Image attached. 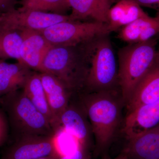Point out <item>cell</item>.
I'll list each match as a JSON object with an SVG mask.
<instances>
[{
  "label": "cell",
  "mask_w": 159,
  "mask_h": 159,
  "mask_svg": "<svg viewBox=\"0 0 159 159\" xmlns=\"http://www.w3.org/2000/svg\"><path fill=\"white\" fill-rule=\"evenodd\" d=\"M116 90L88 92L80 96V104L90 122L97 153H102L112 142L121 121L122 96Z\"/></svg>",
  "instance_id": "1"
},
{
  "label": "cell",
  "mask_w": 159,
  "mask_h": 159,
  "mask_svg": "<svg viewBox=\"0 0 159 159\" xmlns=\"http://www.w3.org/2000/svg\"><path fill=\"white\" fill-rule=\"evenodd\" d=\"M84 43L76 46H53L46 55L43 66L72 94L85 89L88 64Z\"/></svg>",
  "instance_id": "2"
},
{
  "label": "cell",
  "mask_w": 159,
  "mask_h": 159,
  "mask_svg": "<svg viewBox=\"0 0 159 159\" xmlns=\"http://www.w3.org/2000/svg\"><path fill=\"white\" fill-rule=\"evenodd\" d=\"M110 34L84 43L88 64L85 89L88 92L116 90L119 85L118 69Z\"/></svg>",
  "instance_id": "3"
},
{
  "label": "cell",
  "mask_w": 159,
  "mask_h": 159,
  "mask_svg": "<svg viewBox=\"0 0 159 159\" xmlns=\"http://www.w3.org/2000/svg\"><path fill=\"white\" fill-rule=\"evenodd\" d=\"M0 107L6 114L9 128L15 139L26 136L56 135L48 119L23 90L1 97Z\"/></svg>",
  "instance_id": "4"
},
{
  "label": "cell",
  "mask_w": 159,
  "mask_h": 159,
  "mask_svg": "<svg viewBox=\"0 0 159 159\" xmlns=\"http://www.w3.org/2000/svg\"><path fill=\"white\" fill-rule=\"evenodd\" d=\"M156 38L128 44L118 52V81L124 104L128 102L137 84L150 68L158 53Z\"/></svg>",
  "instance_id": "5"
},
{
  "label": "cell",
  "mask_w": 159,
  "mask_h": 159,
  "mask_svg": "<svg viewBox=\"0 0 159 159\" xmlns=\"http://www.w3.org/2000/svg\"><path fill=\"white\" fill-rule=\"evenodd\" d=\"M53 46H76L97 36L110 34L108 25L92 21H66L40 31Z\"/></svg>",
  "instance_id": "6"
},
{
  "label": "cell",
  "mask_w": 159,
  "mask_h": 159,
  "mask_svg": "<svg viewBox=\"0 0 159 159\" xmlns=\"http://www.w3.org/2000/svg\"><path fill=\"white\" fill-rule=\"evenodd\" d=\"M70 20H74L70 15L34 10L21 11L14 8L1 13L0 25L19 31L25 30L40 31L57 23Z\"/></svg>",
  "instance_id": "7"
},
{
  "label": "cell",
  "mask_w": 159,
  "mask_h": 159,
  "mask_svg": "<svg viewBox=\"0 0 159 159\" xmlns=\"http://www.w3.org/2000/svg\"><path fill=\"white\" fill-rule=\"evenodd\" d=\"M55 135H30L20 137L9 146L1 159H38L59 154Z\"/></svg>",
  "instance_id": "8"
},
{
  "label": "cell",
  "mask_w": 159,
  "mask_h": 159,
  "mask_svg": "<svg viewBox=\"0 0 159 159\" xmlns=\"http://www.w3.org/2000/svg\"><path fill=\"white\" fill-rule=\"evenodd\" d=\"M20 32L23 39L20 51L22 63L30 69L45 73L43 61L53 46L39 31L25 30Z\"/></svg>",
  "instance_id": "9"
},
{
  "label": "cell",
  "mask_w": 159,
  "mask_h": 159,
  "mask_svg": "<svg viewBox=\"0 0 159 159\" xmlns=\"http://www.w3.org/2000/svg\"><path fill=\"white\" fill-rule=\"evenodd\" d=\"M159 99V50L154 62L137 84L126 102L127 114Z\"/></svg>",
  "instance_id": "10"
},
{
  "label": "cell",
  "mask_w": 159,
  "mask_h": 159,
  "mask_svg": "<svg viewBox=\"0 0 159 159\" xmlns=\"http://www.w3.org/2000/svg\"><path fill=\"white\" fill-rule=\"evenodd\" d=\"M87 116L82 107L70 104L63 112L60 118L61 126L76 140L77 146L87 148L93 132Z\"/></svg>",
  "instance_id": "11"
},
{
  "label": "cell",
  "mask_w": 159,
  "mask_h": 159,
  "mask_svg": "<svg viewBox=\"0 0 159 159\" xmlns=\"http://www.w3.org/2000/svg\"><path fill=\"white\" fill-rule=\"evenodd\" d=\"M159 123V99L126 114L123 131L128 140Z\"/></svg>",
  "instance_id": "12"
},
{
  "label": "cell",
  "mask_w": 159,
  "mask_h": 159,
  "mask_svg": "<svg viewBox=\"0 0 159 159\" xmlns=\"http://www.w3.org/2000/svg\"><path fill=\"white\" fill-rule=\"evenodd\" d=\"M46 97L56 123L61 129L60 118L70 103L72 94L58 78L51 74L40 73Z\"/></svg>",
  "instance_id": "13"
},
{
  "label": "cell",
  "mask_w": 159,
  "mask_h": 159,
  "mask_svg": "<svg viewBox=\"0 0 159 159\" xmlns=\"http://www.w3.org/2000/svg\"><path fill=\"white\" fill-rule=\"evenodd\" d=\"M118 0H68L74 20L108 24V13Z\"/></svg>",
  "instance_id": "14"
},
{
  "label": "cell",
  "mask_w": 159,
  "mask_h": 159,
  "mask_svg": "<svg viewBox=\"0 0 159 159\" xmlns=\"http://www.w3.org/2000/svg\"><path fill=\"white\" fill-rule=\"evenodd\" d=\"M128 140L123 152L128 159H159V123Z\"/></svg>",
  "instance_id": "15"
},
{
  "label": "cell",
  "mask_w": 159,
  "mask_h": 159,
  "mask_svg": "<svg viewBox=\"0 0 159 159\" xmlns=\"http://www.w3.org/2000/svg\"><path fill=\"white\" fill-rule=\"evenodd\" d=\"M148 15L134 0H118L108 13L110 32L118 31L134 21Z\"/></svg>",
  "instance_id": "16"
},
{
  "label": "cell",
  "mask_w": 159,
  "mask_h": 159,
  "mask_svg": "<svg viewBox=\"0 0 159 159\" xmlns=\"http://www.w3.org/2000/svg\"><path fill=\"white\" fill-rule=\"evenodd\" d=\"M33 72L25 65L0 61V96L23 89Z\"/></svg>",
  "instance_id": "17"
},
{
  "label": "cell",
  "mask_w": 159,
  "mask_h": 159,
  "mask_svg": "<svg viewBox=\"0 0 159 159\" xmlns=\"http://www.w3.org/2000/svg\"><path fill=\"white\" fill-rule=\"evenodd\" d=\"M22 90L34 106L48 119L57 134L61 129L50 109L39 74L32 73Z\"/></svg>",
  "instance_id": "18"
},
{
  "label": "cell",
  "mask_w": 159,
  "mask_h": 159,
  "mask_svg": "<svg viewBox=\"0 0 159 159\" xmlns=\"http://www.w3.org/2000/svg\"><path fill=\"white\" fill-rule=\"evenodd\" d=\"M22 42L20 31L0 25V58H14L22 64L20 55Z\"/></svg>",
  "instance_id": "19"
},
{
  "label": "cell",
  "mask_w": 159,
  "mask_h": 159,
  "mask_svg": "<svg viewBox=\"0 0 159 159\" xmlns=\"http://www.w3.org/2000/svg\"><path fill=\"white\" fill-rule=\"evenodd\" d=\"M21 6L18 9L21 11L34 10L56 14L63 13L70 9L68 0H21Z\"/></svg>",
  "instance_id": "20"
},
{
  "label": "cell",
  "mask_w": 159,
  "mask_h": 159,
  "mask_svg": "<svg viewBox=\"0 0 159 159\" xmlns=\"http://www.w3.org/2000/svg\"><path fill=\"white\" fill-rule=\"evenodd\" d=\"M152 19V17L148 15L124 26L119 30L118 38L128 44L139 43L150 26Z\"/></svg>",
  "instance_id": "21"
},
{
  "label": "cell",
  "mask_w": 159,
  "mask_h": 159,
  "mask_svg": "<svg viewBox=\"0 0 159 159\" xmlns=\"http://www.w3.org/2000/svg\"><path fill=\"white\" fill-rule=\"evenodd\" d=\"M9 129L6 114L0 107V147L7 141L9 136Z\"/></svg>",
  "instance_id": "22"
},
{
  "label": "cell",
  "mask_w": 159,
  "mask_h": 159,
  "mask_svg": "<svg viewBox=\"0 0 159 159\" xmlns=\"http://www.w3.org/2000/svg\"><path fill=\"white\" fill-rule=\"evenodd\" d=\"M58 159H91L87 148L77 146L73 153L61 156Z\"/></svg>",
  "instance_id": "23"
},
{
  "label": "cell",
  "mask_w": 159,
  "mask_h": 159,
  "mask_svg": "<svg viewBox=\"0 0 159 159\" xmlns=\"http://www.w3.org/2000/svg\"><path fill=\"white\" fill-rule=\"evenodd\" d=\"M140 6L155 9L157 16H159V0H134Z\"/></svg>",
  "instance_id": "24"
},
{
  "label": "cell",
  "mask_w": 159,
  "mask_h": 159,
  "mask_svg": "<svg viewBox=\"0 0 159 159\" xmlns=\"http://www.w3.org/2000/svg\"><path fill=\"white\" fill-rule=\"evenodd\" d=\"M14 0H0V11L6 12L14 8Z\"/></svg>",
  "instance_id": "25"
},
{
  "label": "cell",
  "mask_w": 159,
  "mask_h": 159,
  "mask_svg": "<svg viewBox=\"0 0 159 159\" xmlns=\"http://www.w3.org/2000/svg\"><path fill=\"white\" fill-rule=\"evenodd\" d=\"M61 156V155L60 153H59L57 154L52 155L43 157L38 159H58Z\"/></svg>",
  "instance_id": "26"
},
{
  "label": "cell",
  "mask_w": 159,
  "mask_h": 159,
  "mask_svg": "<svg viewBox=\"0 0 159 159\" xmlns=\"http://www.w3.org/2000/svg\"><path fill=\"white\" fill-rule=\"evenodd\" d=\"M114 159H128V158L125 153L123 152L121 154L116 157V158Z\"/></svg>",
  "instance_id": "27"
},
{
  "label": "cell",
  "mask_w": 159,
  "mask_h": 159,
  "mask_svg": "<svg viewBox=\"0 0 159 159\" xmlns=\"http://www.w3.org/2000/svg\"><path fill=\"white\" fill-rule=\"evenodd\" d=\"M0 21H1V14H0Z\"/></svg>",
  "instance_id": "28"
},
{
  "label": "cell",
  "mask_w": 159,
  "mask_h": 159,
  "mask_svg": "<svg viewBox=\"0 0 159 159\" xmlns=\"http://www.w3.org/2000/svg\"><path fill=\"white\" fill-rule=\"evenodd\" d=\"M1 96H0V100H1Z\"/></svg>",
  "instance_id": "29"
},
{
  "label": "cell",
  "mask_w": 159,
  "mask_h": 159,
  "mask_svg": "<svg viewBox=\"0 0 159 159\" xmlns=\"http://www.w3.org/2000/svg\"></svg>",
  "instance_id": "30"
}]
</instances>
